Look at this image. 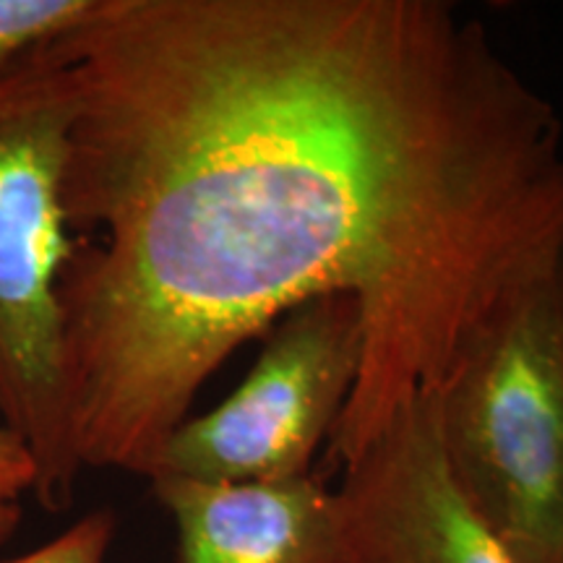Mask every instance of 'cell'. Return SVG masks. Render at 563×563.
<instances>
[{
    "mask_svg": "<svg viewBox=\"0 0 563 563\" xmlns=\"http://www.w3.org/2000/svg\"><path fill=\"white\" fill-rule=\"evenodd\" d=\"M115 514L110 509H95L51 543L0 563H104L115 538Z\"/></svg>",
    "mask_w": 563,
    "mask_h": 563,
    "instance_id": "8",
    "label": "cell"
},
{
    "mask_svg": "<svg viewBox=\"0 0 563 563\" xmlns=\"http://www.w3.org/2000/svg\"><path fill=\"white\" fill-rule=\"evenodd\" d=\"M37 462L24 441L0 426V545H5L24 519L26 493L37 488Z\"/></svg>",
    "mask_w": 563,
    "mask_h": 563,
    "instance_id": "9",
    "label": "cell"
},
{
    "mask_svg": "<svg viewBox=\"0 0 563 563\" xmlns=\"http://www.w3.org/2000/svg\"><path fill=\"white\" fill-rule=\"evenodd\" d=\"M102 0H0V70L79 30Z\"/></svg>",
    "mask_w": 563,
    "mask_h": 563,
    "instance_id": "7",
    "label": "cell"
},
{
    "mask_svg": "<svg viewBox=\"0 0 563 563\" xmlns=\"http://www.w3.org/2000/svg\"><path fill=\"white\" fill-rule=\"evenodd\" d=\"M70 123L63 63L42 45L0 70V426L37 462L34 498L66 511L81 464L63 391L58 277L74 238L60 209Z\"/></svg>",
    "mask_w": 563,
    "mask_h": 563,
    "instance_id": "3",
    "label": "cell"
},
{
    "mask_svg": "<svg viewBox=\"0 0 563 563\" xmlns=\"http://www.w3.org/2000/svg\"><path fill=\"white\" fill-rule=\"evenodd\" d=\"M431 402L485 525L517 563H563V256L490 308Z\"/></svg>",
    "mask_w": 563,
    "mask_h": 563,
    "instance_id": "2",
    "label": "cell"
},
{
    "mask_svg": "<svg viewBox=\"0 0 563 563\" xmlns=\"http://www.w3.org/2000/svg\"><path fill=\"white\" fill-rule=\"evenodd\" d=\"M340 470L347 563H517L456 485L431 397L394 415Z\"/></svg>",
    "mask_w": 563,
    "mask_h": 563,
    "instance_id": "5",
    "label": "cell"
},
{
    "mask_svg": "<svg viewBox=\"0 0 563 563\" xmlns=\"http://www.w3.org/2000/svg\"><path fill=\"white\" fill-rule=\"evenodd\" d=\"M70 87L58 277L81 470L150 477L251 336L344 295L342 467L563 256V123L443 0H102Z\"/></svg>",
    "mask_w": 563,
    "mask_h": 563,
    "instance_id": "1",
    "label": "cell"
},
{
    "mask_svg": "<svg viewBox=\"0 0 563 563\" xmlns=\"http://www.w3.org/2000/svg\"><path fill=\"white\" fill-rule=\"evenodd\" d=\"M178 527L180 563H347L336 490L319 475L274 483L152 477Z\"/></svg>",
    "mask_w": 563,
    "mask_h": 563,
    "instance_id": "6",
    "label": "cell"
},
{
    "mask_svg": "<svg viewBox=\"0 0 563 563\" xmlns=\"http://www.w3.org/2000/svg\"><path fill=\"white\" fill-rule=\"evenodd\" d=\"M363 365V323L344 295L295 308L272 327L245 382L211 412L165 441L152 477L274 483L311 475L332 439Z\"/></svg>",
    "mask_w": 563,
    "mask_h": 563,
    "instance_id": "4",
    "label": "cell"
}]
</instances>
